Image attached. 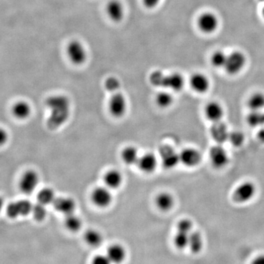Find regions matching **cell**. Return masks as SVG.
<instances>
[{
	"label": "cell",
	"instance_id": "obj_1",
	"mask_svg": "<svg viewBox=\"0 0 264 264\" xmlns=\"http://www.w3.org/2000/svg\"><path fill=\"white\" fill-rule=\"evenodd\" d=\"M46 107L50 110L47 126L54 130L62 126L70 115V101L63 95H54L48 98L46 101Z\"/></svg>",
	"mask_w": 264,
	"mask_h": 264
},
{
	"label": "cell",
	"instance_id": "obj_2",
	"mask_svg": "<svg viewBox=\"0 0 264 264\" xmlns=\"http://www.w3.org/2000/svg\"><path fill=\"white\" fill-rule=\"evenodd\" d=\"M149 81L155 87L169 89L175 92L182 91L185 84V78L180 73H172L167 75L160 70L152 72Z\"/></svg>",
	"mask_w": 264,
	"mask_h": 264
},
{
	"label": "cell",
	"instance_id": "obj_3",
	"mask_svg": "<svg viewBox=\"0 0 264 264\" xmlns=\"http://www.w3.org/2000/svg\"><path fill=\"white\" fill-rule=\"evenodd\" d=\"M256 186L251 182H244L240 184L233 191L232 198L238 203H245L250 201L255 197Z\"/></svg>",
	"mask_w": 264,
	"mask_h": 264
},
{
	"label": "cell",
	"instance_id": "obj_4",
	"mask_svg": "<svg viewBox=\"0 0 264 264\" xmlns=\"http://www.w3.org/2000/svg\"><path fill=\"white\" fill-rule=\"evenodd\" d=\"M92 203L101 209L109 207L113 203L111 190L107 187H98L93 190L91 195Z\"/></svg>",
	"mask_w": 264,
	"mask_h": 264
},
{
	"label": "cell",
	"instance_id": "obj_5",
	"mask_svg": "<svg viewBox=\"0 0 264 264\" xmlns=\"http://www.w3.org/2000/svg\"><path fill=\"white\" fill-rule=\"evenodd\" d=\"M245 64V55L242 52L236 51L228 54L224 68L228 74L236 75L241 71Z\"/></svg>",
	"mask_w": 264,
	"mask_h": 264
},
{
	"label": "cell",
	"instance_id": "obj_6",
	"mask_svg": "<svg viewBox=\"0 0 264 264\" xmlns=\"http://www.w3.org/2000/svg\"><path fill=\"white\" fill-rule=\"evenodd\" d=\"M209 156L211 165L216 169H222L228 164V152L220 144L211 147L209 150Z\"/></svg>",
	"mask_w": 264,
	"mask_h": 264
},
{
	"label": "cell",
	"instance_id": "obj_7",
	"mask_svg": "<svg viewBox=\"0 0 264 264\" xmlns=\"http://www.w3.org/2000/svg\"><path fill=\"white\" fill-rule=\"evenodd\" d=\"M108 109L110 114L115 118H121L126 113L127 102L126 97L121 92L113 93L108 103Z\"/></svg>",
	"mask_w": 264,
	"mask_h": 264
},
{
	"label": "cell",
	"instance_id": "obj_8",
	"mask_svg": "<svg viewBox=\"0 0 264 264\" xmlns=\"http://www.w3.org/2000/svg\"><path fill=\"white\" fill-rule=\"evenodd\" d=\"M33 205L27 200H19L9 204L6 209L8 216L11 219L25 217L32 213Z\"/></svg>",
	"mask_w": 264,
	"mask_h": 264
},
{
	"label": "cell",
	"instance_id": "obj_9",
	"mask_svg": "<svg viewBox=\"0 0 264 264\" xmlns=\"http://www.w3.org/2000/svg\"><path fill=\"white\" fill-rule=\"evenodd\" d=\"M39 184V175L36 171L30 169L22 175L19 182V188L25 195L34 193Z\"/></svg>",
	"mask_w": 264,
	"mask_h": 264
},
{
	"label": "cell",
	"instance_id": "obj_10",
	"mask_svg": "<svg viewBox=\"0 0 264 264\" xmlns=\"http://www.w3.org/2000/svg\"><path fill=\"white\" fill-rule=\"evenodd\" d=\"M159 157L161 164L165 169H172L180 162L179 153L169 145H163L159 148Z\"/></svg>",
	"mask_w": 264,
	"mask_h": 264
},
{
	"label": "cell",
	"instance_id": "obj_11",
	"mask_svg": "<svg viewBox=\"0 0 264 264\" xmlns=\"http://www.w3.org/2000/svg\"><path fill=\"white\" fill-rule=\"evenodd\" d=\"M67 54L75 65H81L87 60V52L84 46L78 41H72L67 47Z\"/></svg>",
	"mask_w": 264,
	"mask_h": 264
},
{
	"label": "cell",
	"instance_id": "obj_12",
	"mask_svg": "<svg viewBox=\"0 0 264 264\" xmlns=\"http://www.w3.org/2000/svg\"><path fill=\"white\" fill-rule=\"evenodd\" d=\"M180 162L187 167H195L199 165L202 161V155L196 148H185L179 153Z\"/></svg>",
	"mask_w": 264,
	"mask_h": 264
},
{
	"label": "cell",
	"instance_id": "obj_13",
	"mask_svg": "<svg viewBox=\"0 0 264 264\" xmlns=\"http://www.w3.org/2000/svg\"><path fill=\"white\" fill-rule=\"evenodd\" d=\"M198 25L203 33L210 34L218 28L219 19L213 13H204L198 18Z\"/></svg>",
	"mask_w": 264,
	"mask_h": 264
},
{
	"label": "cell",
	"instance_id": "obj_14",
	"mask_svg": "<svg viewBox=\"0 0 264 264\" xmlns=\"http://www.w3.org/2000/svg\"><path fill=\"white\" fill-rule=\"evenodd\" d=\"M211 137L217 144L222 145L228 140L229 131L228 126L222 121L213 123L210 129Z\"/></svg>",
	"mask_w": 264,
	"mask_h": 264
},
{
	"label": "cell",
	"instance_id": "obj_15",
	"mask_svg": "<svg viewBox=\"0 0 264 264\" xmlns=\"http://www.w3.org/2000/svg\"><path fill=\"white\" fill-rule=\"evenodd\" d=\"M137 167L144 173H152L158 165V159L156 155L146 153L140 156L137 162Z\"/></svg>",
	"mask_w": 264,
	"mask_h": 264
},
{
	"label": "cell",
	"instance_id": "obj_16",
	"mask_svg": "<svg viewBox=\"0 0 264 264\" xmlns=\"http://www.w3.org/2000/svg\"><path fill=\"white\" fill-rule=\"evenodd\" d=\"M53 206L58 212L67 216L74 213L76 204L73 198L69 197H60L56 198L53 203Z\"/></svg>",
	"mask_w": 264,
	"mask_h": 264
},
{
	"label": "cell",
	"instance_id": "obj_17",
	"mask_svg": "<svg viewBox=\"0 0 264 264\" xmlns=\"http://www.w3.org/2000/svg\"><path fill=\"white\" fill-rule=\"evenodd\" d=\"M204 113L209 121L215 123L222 121L225 112L219 102H211L205 107Z\"/></svg>",
	"mask_w": 264,
	"mask_h": 264
},
{
	"label": "cell",
	"instance_id": "obj_18",
	"mask_svg": "<svg viewBox=\"0 0 264 264\" xmlns=\"http://www.w3.org/2000/svg\"><path fill=\"white\" fill-rule=\"evenodd\" d=\"M190 85L192 89L198 94H204L209 91L210 81L207 76L203 73H195L190 78Z\"/></svg>",
	"mask_w": 264,
	"mask_h": 264
},
{
	"label": "cell",
	"instance_id": "obj_19",
	"mask_svg": "<svg viewBox=\"0 0 264 264\" xmlns=\"http://www.w3.org/2000/svg\"><path fill=\"white\" fill-rule=\"evenodd\" d=\"M105 187L110 190H116L122 185L123 178L122 174L117 169H110L103 176Z\"/></svg>",
	"mask_w": 264,
	"mask_h": 264
},
{
	"label": "cell",
	"instance_id": "obj_20",
	"mask_svg": "<svg viewBox=\"0 0 264 264\" xmlns=\"http://www.w3.org/2000/svg\"><path fill=\"white\" fill-rule=\"evenodd\" d=\"M109 17L115 22H120L124 17V9L122 3L118 0H111L107 6Z\"/></svg>",
	"mask_w": 264,
	"mask_h": 264
},
{
	"label": "cell",
	"instance_id": "obj_21",
	"mask_svg": "<svg viewBox=\"0 0 264 264\" xmlns=\"http://www.w3.org/2000/svg\"><path fill=\"white\" fill-rule=\"evenodd\" d=\"M155 204L160 211L171 210L175 205V199L170 193L167 192L158 193L155 198Z\"/></svg>",
	"mask_w": 264,
	"mask_h": 264
},
{
	"label": "cell",
	"instance_id": "obj_22",
	"mask_svg": "<svg viewBox=\"0 0 264 264\" xmlns=\"http://www.w3.org/2000/svg\"><path fill=\"white\" fill-rule=\"evenodd\" d=\"M107 256L112 263L119 264L122 263L126 257V250L120 244H113L107 249Z\"/></svg>",
	"mask_w": 264,
	"mask_h": 264
},
{
	"label": "cell",
	"instance_id": "obj_23",
	"mask_svg": "<svg viewBox=\"0 0 264 264\" xmlns=\"http://www.w3.org/2000/svg\"><path fill=\"white\" fill-rule=\"evenodd\" d=\"M31 107L25 101L17 102L12 108L13 115L19 120H25L31 114Z\"/></svg>",
	"mask_w": 264,
	"mask_h": 264
},
{
	"label": "cell",
	"instance_id": "obj_24",
	"mask_svg": "<svg viewBox=\"0 0 264 264\" xmlns=\"http://www.w3.org/2000/svg\"><path fill=\"white\" fill-rule=\"evenodd\" d=\"M121 159L127 165L137 164L140 155L138 150L134 146H127L123 148L121 153Z\"/></svg>",
	"mask_w": 264,
	"mask_h": 264
},
{
	"label": "cell",
	"instance_id": "obj_25",
	"mask_svg": "<svg viewBox=\"0 0 264 264\" xmlns=\"http://www.w3.org/2000/svg\"><path fill=\"white\" fill-rule=\"evenodd\" d=\"M246 104L251 111H262L264 108L263 93H254L249 97Z\"/></svg>",
	"mask_w": 264,
	"mask_h": 264
},
{
	"label": "cell",
	"instance_id": "obj_26",
	"mask_svg": "<svg viewBox=\"0 0 264 264\" xmlns=\"http://www.w3.org/2000/svg\"><path fill=\"white\" fill-rule=\"evenodd\" d=\"M203 246L202 235L198 231H192L189 237L188 246L193 253L201 252Z\"/></svg>",
	"mask_w": 264,
	"mask_h": 264
},
{
	"label": "cell",
	"instance_id": "obj_27",
	"mask_svg": "<svg viewBox=\"0 0 264 264\" xmlns=\"http://www.w3.org/2000/svg\"><path fill=\"white\" fill-rule=\"evenodd\" d=\"M84 238L88 245L93 246V247H97L103 242V237L102 234L94 229L87 230L84 233Z\"/></svg>",
	"mask_w": 264,
	"mask_h": 264
},
{
	"label": "cell",
	"instance_id": "obj_28",
	"mask_svg": "<svg viewBox=\"0 0 264 264\" xmlns=\"http://www.w3.org/2000/svg\"><path fill=\"white\" fill-rule=\"evenodd\" d=\"M37 198H38V203L44 206H48L54 203V200L56 199L55 193L52 189L46 187L38 192Z\"/></svg>",
	"mask_w": 264,
	"mask_h": 264
},
{
	"label": "cell",
	"instance_id": "obj_29",
	"mask_svg": "<svg viewBox=\"0 0 264 264\" xmlns=\"http://www.w3.org/2000/svg\"><path fill=\"white\" fill-rule=\"evenodd\" d=\"M81 219L78 216L75 215L74 213L69 215L65 216V226L70 232L79 231L81 228Z\"/></svg>",
	"mask_w": 264,
	"mask_h": 264
},
{
	"label": "cell",
	"instance_id": "obj_30",
	"mask_svg": "<svg viewBox=\"0 0 264 264\" xmlns=\"http://www.w3.org/2000/svg\"><path fill=\"white\" fill-rule=\"evenodd\" d=\"M173 97L167 91H161L156 96V105L161 108H168L173 103Z\"/></svg>",
	"mask_w": 264,
	"mask_h": 264
},
{
	"label": "cell",
	"instance_id": "obj_31",
	"mask_svg": "<svg viewBox=\"0 0 264 264\" xmlns=\"http://www.w3.org/2000/svg\"><path fill=\"white\" fill-rule=\"evenodd\" d=\"M248 124L249 126H263L264 124V113L262 111H251L246 118Z\"/></svg>",
	"mask_w": 264,
	"mask_h": 264
},
{
	"label": "cell",
	"instance_id": "obj_32",
	"mask_svg": "<svg viewBox=\"0 0 264 264\" xmlns=\"http://www.w3.org/2000/svg\"><path fill=\"white\" fill-rule=\"evenodd\" d=\"M244 140H245L244 134L242 132H240V131H232V132L229 133L228 141L236 148L241 147L244 144Z\"/></svg>",
	"mask_w": 264,
	"mask_h": 264
},
{
	"label": "cell",
	"instance_id": "obj_33",
	"mask_svg": "<svg viewBox=\"0 0 264 264\" xmlns=\"http://www.w3.org/2000/svg\"><path fill=\"white\" fill-rule=\"evenodd\" d=\"M227 57L228 54H225V52L217 51L211 56V64L216 68H224L226 62Z\"/></svg>",
	"mask_w": 264,
	"mask_h": 264
},
{
	"label": "cell",
	"instance_id": "obj_34",
	"mask_svg": "<svg viewBox=\"0 0 264 264\" xmlns=\"http://www.w3.org/2000/svg\"><path fill=\"white\" fill-rule=\"evenodd\" d=\"M190 234L182 233V232H177L174 236L173 242L178 249H183L188 246Z\"/></svg>",
	"mask_w": 264,
	"mask_h": 264
},
{
	"label": "cell",
	"instance_id": "obj_35",
	"mask_svg": "<svg viewBox=\"0 0 264 264\" xmlns=\"http://www.w3.org/2000/svg\"><path fill=\"white\" fill-rule=\"evenodd\" d=\"M46 206L40 203L33 205L32 214H33L35 220L40 222V221H43L46 218V215H47Z\"/></svg>",
	"mask_w": 264,
	"mask_h": 264
},
{
	"label": "cell",
	"instance_id": "obj_36",
	"mask_svg": "<svg viewBox=\"0 0 264 264\" xmlns=\"http://www.w3.org/2000/svg\"><path fill=\"white\" fill-rule=\"evenodd\" d=\"M105 87L107 91L111 93H115L119 91L120 87H121V83L119 80L117 79L114 76L107 78L105 81Z\"/></svg>",
	"mask_w": 264,
	"mask_h": 264
},
{
	"label": "cell",
	"instance_id": "obj_37",
	"mask_svg": "<svg viewBox=\"0 0 264 264\" xmlns=\"http://www.w3.org/2000/svg\"><path fill=\"white\" fill-rule=\"evenodd\" d=\"M193 224L191 220L189 219H183L178 223L177 230L179 232L190 234L193 229Z\"/></svg>",
	"mask_w": 264,
	"mask_h": 264
},
{
	"label": "cell",
	"instance_id": "obj_38",
	"mask_svg": "<svg viewBox=\"0 0 264 264\" xmlns=\"http://www.w3.org/2000/svg\"><path fill=\"white\" fill-rule=\"evenodd\" d=\"M92 264H112L107 255H97L92 260Z\"/></svg>",
	"mask_w": 264,
	"mask_h": 264
},
{
	"label": "cell",
	"instance_id": "obj_39",
	"mask_svg": "<svg viewBox=\"0 0 264 264\" xmlns=\"http://www.w3.org/2000/svg\"><path fill=\"white\" fill-rule=\"evenodd\" d=\"M9 140V134L3 128H0V146L4 145Z\"/></svg>",
	"mask_w": 264,
	"mask_h": 264
},
{
	"label": "cell",
	"instance_id": "obj_40",
	"mask_svg": "<svg viewBox=\"0 0 264 264\" xmlns=\"http://www.w3.org/2000/svg\"><path fill=\"white\" fill-rule=\"evenodd\" d=\"M144 6L147 9H152L156 7V6L159 3L160 0H142Z\"/></svg>",
	"mask_w": 264,
	"mask_h": 264
},
{
	"label": "cell",
	"instance_id": "obj_41",
	"mask_svg": "<svg viewBox=\"0 0 264 264\" xmlns=\"http://www.w3.org/2000/svg\"><path fill=\"white\" fill-rule=\"evenodd\" d=\"M257 139L260 143L264 144V128L259 129L257 133Z\"/></svg>",
	"mask_w": 264,
	"mask_h": 264
},
{
	"label": "cell",
	"instance_id": "obj_42",
	"mask_svg": "<svg viewBox=\"0 0 264 264\" xmlns=\"http://www.w3.org/2000/svg\"><path fill=\"white\" fill-rule=\"evenodd\" d=\"M251 264H264V255L257 256Z\"/></svg>",
	"mask_w": 264,
	"mask_h": 264
},
{
	"label": "cell",
	"instance_id": "obj_43",
	"mask_svg": "<svg viewBox=\"0 0 264 264\" xmlns=\"http://www.w3.org/2000/svg\"><path fill=\"white\" fill-rule=\"evenodd\" d=\"M4 206H5L4 199H3V198H2L1 196H0V212H1L2 210H3V208H4Z\"/></svg>",
	"mask_w": 264,
	"mask_h": 264
},
{
	"label": "cell",
	"instance_id": "obj_44",
	"mask_svg": "<svg viewBox=\"0 0 264 264\" xmlns=\"http://www.w3.org/2000/svg\"><path fill=\"white\" fill-rule=\"evenodd\" d=\"M262 15H263V17L264 19V7H263V10H262Z\"/></svg>",
	"mask_w": 264,
	"mask_h": 264
},
{
	"label": "cell",
	"instance_id": "obj_45",
	"mask_svg": "<svg viewBox=\"0 0 264 264\" xmlns=\"http://www.w3.org/2000/svg\"><path fill=\"white\" fill-rule=\"evenodd\" d=\"M259 1L263 2V3H264V0H259Z\"/></svg>",
	"mask_w": 264,
	"mask_h": 264
}]
</instances>
